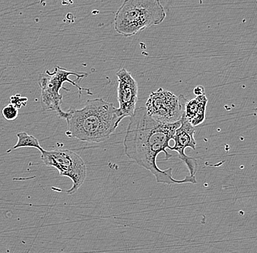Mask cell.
Instances as JSON below:
<instances>
[{"label":"cell","instance_id":"cell-6","mask_svg":"<svg viewBox=\"0 0 257 253\" xmlns=\"http://www.w3.org/2000/svg\"><path fill=\"white\" fill-rule=\"evenodd\" d=\"M187 99L184 95L177 96L171 91L160 88L152 91L146 101L148 114L162 123H175L182 119Z\"/></svg>","mask_w":257,"mask_h":253},{"label":"cell","instance_id":"cell-5","mask_svg":"<svg viewBox=\"0 0 257 253\" xmlns=\"http://www.w3.org/2000/svg\"><path fill=\"white\" fill-rule=\"evenodd\" d=\"M41 153V160L45 165L57 169L59 176L69 177L72 181L71 188L65 190L69 195L78 191L86 180L87 168L83 158L78 153L67 149H56Z\"/></svg>","mask_w":257,"mask_h":253},{"label":"cell","instance_id":"cell-3","mask_svg":"<svg viewBox=\"0 0 257 253\" xmlns=\"http://www.w3.org/2000/svg\"><path fill=\"white\" fill-rule=\"evenodd\" d=\"M166 12L158 0H126L116 11L114 30L124 37H132L152 26L159 25Z\"/></svg>","mask_w":257,"mask_h":253},{"label":"cell","instance_id":"cell-2","mask_svg":"<svg viewBox=\"0 0 257 253\" xmlns=\"http://www.w3.org/2000/svg\"><path fill=\"white\" fill-rule=\"evenodd\" d=\"M66 134L80 141L99 143L109 139L120 121L118 108L102 99H90L80 110L70 108Z\"/></svg>","mask_w":257,"mask_h":253},{"label":"cell","instance_id":"cell-7","mask_svg":"<svg viewBox=\"0 0 257 253\" xmlns=\"http://www.w3.org/2000/svg\"><path fill=\"white\" fill-rule=\"evenodd\" d=\"M118 78V113L122 120L131 117L136 110L138 99V85L131 73L121 68L116 73Z\"/></svg>","mask_w":257,"mask_h":253},{"label":"cell","instance_id":"cell-1","mask_svg":"<svg viewBox=\"0 0 257 253\" xmlns=\"http://www.w3.org/2000/svg\"><path fill=\"white\" fill-rule=\"evenodd\" d=\"M181 123V120L170 124L159 122L148 114L145 107L136 108L134 114L130 117L123 139L125 154L139 166L152 172L158 183H197L196 177L189 175L184 180H176L172 174V168L162 170L157 166V158L160 153H165L166 160L172 158L167 149L170 148V140Z\"/></svg>","mask_w":257,"mask_h":253},{"label":"cell","instance_id":"cell-11","mask_svg":"<svg viewBox=\"0 0 257 253\" xmlns=\"http://www.w3.org/2000/svg\"><path fill=\"white\" fill-rule=\"evenodd\" d=\"M2 114H3L6 121H14L19 117V110L9 104L3 108Z\"/></svg>","mask_w":257,"mask_h":253},{"label":"cell","instance_id":"cell-8","mask_svg":"<svg viewBox=\"0 0 257 253\" xmlns=\"http://www.w3.org/2000/svg\"><path fill=\"white\" fill-rule=\"evenodd\" d=\"M195 129L183 115L181 119V126L177 129L173 140L174 141V145L170 147V150H173L178 153V157L187 166L189 171V176L192 177H196V173L197 171V159L192 157L188 156L185 153V150L188 147L195 150L197 146V142L194 139Z\"/></svg>","mask_w":257,"mask_h":253},{"label":"cell","instance_id":"cell-12","mask_svg":"<svg viewBox=\"0 0 257 253\" xmlns=\"http://www.w3.org/2000/svg\"><path fill=\"white\" fill-rule=\"evenodd\" d=\"M27 102H28V99L27 97H22L20 94H16L11 97V105L15 107L18 110L22 108V107H25Z\"/></svg>","mask_w":257,"mask_h":253},{"label":"cell","instance_id":"cell-9","mask_svg":"<svg viewBox=\"0 0 257 253\" xmlns=\"http://www.w3.org/2000/svg\"><path fill=\"white\" fill-rule=\"evenodd\" d=\"M208 98L205 94L197 96L195 98L188 101L184 110V118L194 127L202 124L205 120Z\"/></svg>","mask_w":257,"mask_h":253},{"label":"cell","instance_id":"cell-4","mask_svg":"<svg viewBox=\"0 0 257 253\" xmlns=\"http://www.w3.org/2000/svg\"><path fill=\"white\" fill-rule=\"evenodd\" d=\"M85 73H75L69 71L61 67H56L53 73L46 70V73L40 75L39 86L40 88V102L43 110L47 111H55L59 118L66 119L67 111H64L61 105L62 104L63 96L60 94V90L64 89L66 91L69 89L64 88V83H71L79 91V96L82 91H85L90 95H92L90 89L81 88L75 82L87 76Z\"/></svg>","mask_w":257,"mask_h":253},{"label":"cell","instance_id":"cell-10","mask_svg":"<svg viewBox=\"0 0 257 253\" xmlns=\"http://www.w3.org/2000/svg\"><path fill=\"white\" fill-rule=\"evenodd\" d=\"M16 136L18 137L17 143L11 150H8V153H11L12 150L16 149L24 148V147H33V148L38 149L40 152L44 150L40 146L38 139L31 134H27V132H19L16 134Z\"/></svg>","mask_w":257,"mask_h":253},{"label":"cell","instance_id":"cell-13","mask_svg":"<svg viewBox=\"0 0 257 253\" xmlns=\"http://www.w3.org/2000/svg\"><path fill=\"white\" fill-rule=\"evenodd\" d=\"M194 94H195L197 97V96L203 95V94H205V89H204L203 86H196L194 89Z\"/></svg>","mask_w":257,"mask_h":253}]
</instances>
